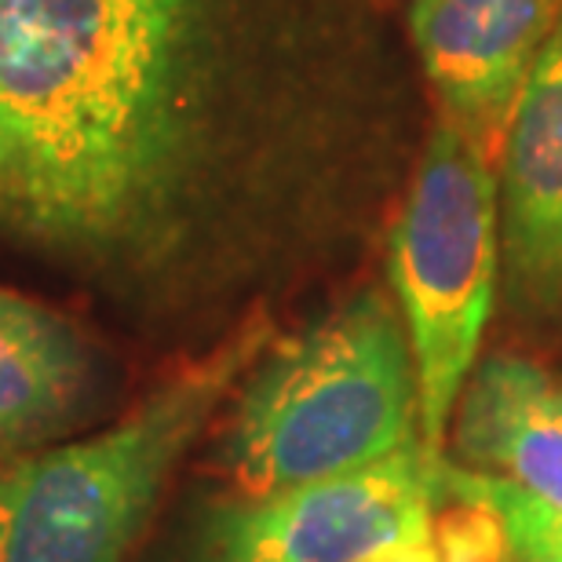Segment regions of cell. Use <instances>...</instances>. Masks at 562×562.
I'll return each mask as SVG.
<instances>
[{
    "label": "cell",
    "instance_id": "1",
    "mask_svg": "<svg viewBox=\"0 0 562 562\" xmlns=\"http://www.w3.org/2000/svg\"><path fill=\"white\" fill-rule=\"evenodd\" d=\"M303 0H0V231L92 274L179 263L314 121Z\"/></svg>",
    "mask_w": 562,
    "mask_h": 562
},
{
    "label": "cell",
    "instance_id": "2",
    "mask_svg": "<svg viewBox=\"0 0 562 562\" xmlns=\"http://www.w3.org/2000/svg\"><path fill=\"white\" fill-rule=\"evenodd\" d=\"M420 442V391L398 303L358 292L285 340L238 384L223 464L238 493L351 475Z\"/></svg>",
    "mask_w": 562,
    "mask_h": 562
},
{
    "label": "cell",
    "instance_id": "3",
    "mask_svg": "<svg viewBox=\"0 0 562 562\" xmlns=\"http://www.w3.org/2000/svg\"><path fill=\"white\" fill-rule=\"evenodd\" d=\"M271 340L252 314L103 431L8 457L0 562H128L176 464Z\"/></svg>",
    "mask_w": 562,
    "mask_h": 562
},
{
    "label": "cell",
    "instance_id": "4",
    "mask_svg": "<svg viewBox=\"0 0 562 562\" xmlns=\"http://www.w3.org/2000/svg\"><path fill=\"white\" fill-rule=\"evenodd\" d=\"M387 271L417 366L420 442L442 453L501 278L497 165L449 121L427 139L391 227Z\"/></svg>",
    "mask_w": 562,
    "mask_h": 562
},
{
    "label": "cell",
    "instance_id": "5",
    "mask_svg": "<svg viewBox=\"0 0 562 562\" xmlns=\"http://www.w3.org/2000/svg\"><path fill=\"white\" fill-rule=\"evenodd\" d=\"M442 453L424 442L351 475L212 504L190 562H362L431 526Z\"/></svg>",
    "mask_w": 562,
    "mask_h": 562
},
{
    "label": "cell",
    "instance_id": "6",
    "mask_svg": "<svg viewBox=\"0 0 562 562\" xmlns=\"http://www.w3.org/2000/svg\"><path fill=\"white\" fill-rule=\"evenodd\" d=\"M562 0H413L409 30L446 121L497 165Z\"/></svg>",
    "mask_w": 562,
    "mask_h": 562
},
{
    "label": "cell",
    "instance_id": "7",
    "mask_svg": "<svg viewBox=\"0 0 562 562\" xmlns=\"http://www.w3.org/2000/svg\"><path fill=\"white\" fill-rule=\"evenodd\" d=\"M497 201L512 307L562 318V19L515 103L497 157Z\"/></svg>",
    "mask_w": 562,
    "mask_h": 562
},
{
    "label": "cell",
    "instance_id": "8",
    "mask_svg": "<svg viewBox=\"0 0 562 562\" xmlns=\"http://www.w3.org/2000/svg\"><path fill=\"white\" fill-rule=\"evenodd\" d=\"M457 464L562 512V384L530 358L493 355L457 402Z\"/></svg>",
    "mask_w": 562,
    "mask_h": 562
},
{
    "label": "cell",
    "instance_id": "9",
    "mask_svg": "<svg viewBox=\"0 0 562 562\" xmlns=\"http://www.w3.org/2000/svg\"><path fill=\"white\" fill-rule=\"evenodd\" d=\"M92 387V347L70 318L0 285V457L74 420Z\"/></svg>",
    "mask_w": 562,
    "mask_h": 562
},
{
    "label": "cell",
    "instance_id": "10",
    "mask_svg": "<svg viewBox=\"0 0 562 562\" xmlns=\"http://www.w3.org/2000/svg\"><path fill=\"white\" fill-rule=\"evenodd\" d=\"M427 530L438 562H508L512 555L501 515L482 501L438 497Z\"/></svg>",
    "mask_w": 562,
    "mask_h": 562
},
{
    "label": "cell",
    "instance_id": "11",
    "mask_svg": "<svg viewBox=\"0 0 562 562\" xmlns=\"http://www.w3.org/2000/svg\"><path fill=\"white\" fill-rule=\"evenodd\" d=\"M362 562H438V552L431 544V530H420L413 537H402V541L380 548Z\"/></svg>",
    "mask_w": 562,
    "mask_h": 562
},
{
    "label": "cell",
    "instance_id": "12",
    "mask_svg": "<svg viewBox=\"0 0 562 562\" xmlns=\"http://www.w3.org/2000/svg\"><path fill=\"white\" fill-rule=\"evenodd\" d=\"M508 562H562V555H537V552H512Z\"/></svg>",
    "mask_w": 562,
    "mask_h": 562
}]
</instances>
